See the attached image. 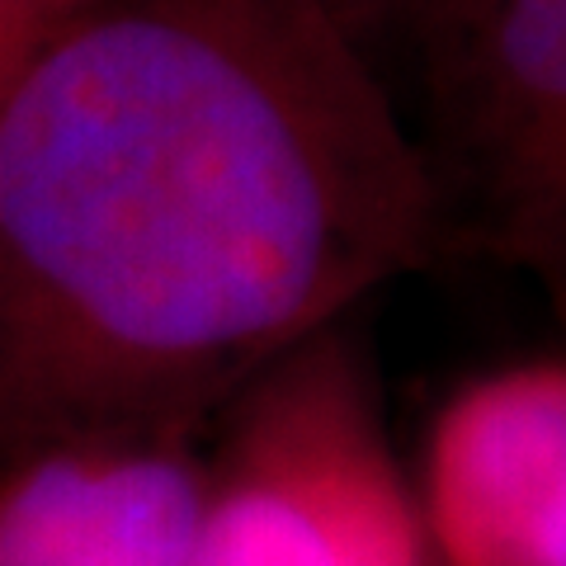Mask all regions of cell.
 I'll return each mask as SVG.
<instances>
[{
    "label": "cell",
    "instance_id": "6da1fadb",
    "mask_svg": "<svg viewBox=\"0 0 566 566\" xmlns=\"http://www.w3.org/2000/svg\"><path fill=\"white\" fill-rule=\"evenodd\" d=\"M444 241L326 0H91L0 85V468L203 439Z\"/></svg>",
    "mask_w": 566,
    "mask_h": 566
},
{
    "label": "cell",
    "instance_id": "7a4b0ae2",
    "mask_svg": "<svg viewBox=\"0 0 566 566\" xmlns=\"http://www.w3.org/2000/svg\"><path fill=\"white\" fill-rule=\"evenodd\" d=\"M185 566H434L374 368L340 326L222 416Z\"/></svg>",
    "mask_w": 566,
    "mask_h": 566
},
{
    "label": "cell",
    "instance_id": "3957f363",
    "mask_svg": "<svg viewBox=\"0 0 566 566\" xmlns=\"http://www.w3.org/2000/svg\"><path fill=\"white\" fill-rule=\"evenodd\" d=\"M416 52L420 166L444 232L510 264L566 251V0H430L397 33Z\"/></svg>",
    "mask_w": 566,
    "mask_h": 566
},
{
    "label": "cell",
    "instance_id": "277c9868",
    "mask_svg": "<svg viewBox=\"0 0 566 566\" xmlns=\"http://www.w3.org/2000/svg\"><path fill=\"white\" fill-rule=\"evenodd\" d=\"M416 515L434 566H566V368L468 378L424 434Z\"/></svg>",
    "mask_w": 566,
    "mask_h": 566
},
{
    "label": "cell",
    "instance_id": "5b68a950",
    "mask_svg": "<svg viewBox=\"0 0 566 566\" xmlns=\"http://www.w3.org/2000/svg\"><path fill=\"white\" fill-rule=\"evenodd\" d=\"M189 434H114L0 468V566H185L208 453Z\"/></svg>",
    "mask_w": 566,
    "mask_h": 566
},
{
    "label": "cell",
    "instance_id": "8992f818",
    "mask_svg": "<svg viewBox=\"0 0 566 566\" xmlns=\"http://www.w3.org/2000/svg\"><path fill=\"white\" fill-rule=\"evenodd\" d=\"M81 6L91 0H0V85L33 52V43H43Z\"/></svg>",
    "mask_w": 566,
    "mask_h": 566
},
{
    "label": "cell",
    "instance_id": "52a82bcc",
    "mask_svg": "<svg viewBox=\"0 0 566 566\" xmlns=\"http://www.w3.org/2000/svg\"><path fill=\"white\" fill-rule=\"evenodd\" d=\"M326 6L354 39L374 52L382 39H397V33L411 24V14L424 10L430 0H326Z\"/></svg>",
    "mask_w": 566,
    "mask_h": 566
}]
</instances>
